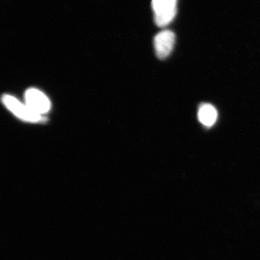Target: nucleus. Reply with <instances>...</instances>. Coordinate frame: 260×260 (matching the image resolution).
Wrapping results in <instances>:
<instances>
[{
    "label": "nucleus",
    "mask_w": 260,
    "mask_h": 260,
    "mask_svg": "<svg viewBox=\"0 0 260 260\" xmlns=\"http://www.w3.org/2000/svg\"><path fill=\"white\" fill-rule=\"evenodd\" d=\"M176 35L172 30H164L158 32L154 38L155 54L160 59H166L174 49Z\"/></svg>",
    "instance_id": "nucleus-4"
},
{
    "label": "nucleus",
    "mask_w": 260,
    "mask_h": 260,
    "mask_svg": "<svg viewBox=\"0 0 260 260\" xmlns=\"http://www.w3.org/2000/svg\"><path fill=\"white\" fill-rule=\"evenodd\" d=\"M177 0H152L154 20L158 27L172 23L177 13Z\"/></svg>",
    "instance_id": "nucleus-2"
},
{
    "label": "nucleus",
    "mask_w": 260,
    "mask_h": 260,
    "mask_svg": "<svg viewBox=\"0 0 260 260\" xmlns=\"http://www.w3.org/2000/svg\"><path fill=\"white\" fill-rule=\"evenodd\" d=\"M2 102L10 112L21 120L26 122L38 123L42 122L46 119L44 116L34 112L27 104L20 102L13 95L5 94L2 97Z\"/></svg>",
    "instance_id": "nucleus-1"
},
{
    "label": "nucleus",
    "mask_w": 260,
    "mask_h": 260,
    "mask_svg": "<svg viewBox=\"0 0 260 260\" xmlns=\"http://www.w3.org/2000/svg\"><path fill=\"white\" fill-rule=\"evenodd\" d=\"M198 119L203 125L211 127L218 119V112L212 104H203L198 109Z\"/></svg>",
    "instance_id": "nucleus-5"
},
{
    "label": "nucleus",
    "mask_w": 260,
    "mask_h": 260,
    "mask_svg": "<svg viewBox=\"0 0 260 260\" xmlns=\"http://www.w3.org/2000/svg\"><path fill=\"white\" fill-rule=\"evenodd\" d=\"M25 104L34 112L43 116L51 109L49 98L37 88H29L25 93Z\"/></svg>",
    "instance_id": "nucleus-3"
}]
</instances>
